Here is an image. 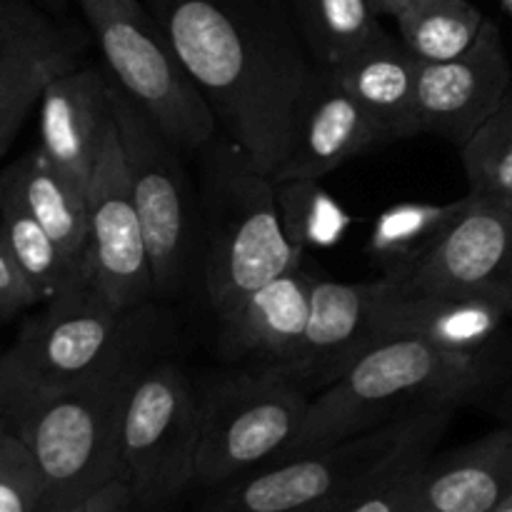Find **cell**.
Here are the masks:
<instances>
[{"label": "cell", "instance_id": "6da1fadb", "mask_svg": "<svg viewBox=\"0 0 512 512\" xmlns=\"http://www.w3.org/2000/svg\"><path fill=\"white\" fill-rule=\"evenodd\" d=\"M143 3L213 110L220 133L273 178L318 65L295 18L278 0Z\"/></svg>", "mask_w": 512, "mask_h": 512}, {"label": "cell", "instance_id": "7a4b0ae2", "mask_svg": "<svg viewBox=\"0 0 512 512\" xmlns=\"http://www.w3.org/2000/svg\"><path fill=\"white\" fill-rule=\"evenodd\" d=\"M148 343L103 373L53 390L0 388V413L28 448L45 488V512H60L123 478L120 420Z\"/></svg>", "mask_w": 512, "mask_h": 512}, {"label": "cell", "instance_id": "3957f363", "mask_svg": "<svg viewBox=\"0 0 512 512\" xmlns=\"http://www.w3.org/2000/svg\"><path fill=\"white\" fill-rule=\"evenodd\" d=\"M460 403L433 400L343 443L215 488L198 512H340L418 455L435 453Z\"/></svg>", "mask_w": 512, "mask_h": 512}, {"label": "cell", "instance_id": "277c9868", "mask_svg": "<svg viewBox=\"0 0 512 512\" xmlns=\"http://www.w3.org/2000/svg\"><path fill=\"white\" fill-rule=\"evenodd\" d=\"M493 378L490 353H450L415 338H383L315 393L285 460L368 433L433 400L463 405Z\"/></svg>", "mask_w": 512, "mask_h": 512}, {"label": "cell", "instance_id": "5b68a950", "mask_svg": "<svg viewBox=\"0 0 512 512\" xmlns=\"http://www.w3.org/2000/svg\"><path fill=\"white\" fill-rule=\"evenodd\" d=\"M200 155L203 283L220 318L260 285L303 268L305 253L285 233L275 180L233 138L218 130Z\"/></svg>", "mask_w": 512, "mask_h": 512}, {"label": "cell", "instance_id": "8992f818", "mask_svg": "<svg viewBox=\"0 0 512 512\" xmlns=\"http://www.w3.org/2000/svg\"><path fill=\"white\" fill-rule=\"evenodd\" d=\"M143 308H120L85 275L43 303L0 355V388L53 390L75 385L150 340Z\"/></svg>", "mask_w": 512, "mask_h": 512}, {"label": "cell", "instance_id": "52a82bcc", "mask_svg": "<svg viewBox=\"0 0 512 512\" xmlns=\"http://www.w3.org/2000/svg\"><path fill=\"white\" fill-rule=\"evenodd\" d=\"M105 73L180 153H200L218 120L143 0H78Z\"/></svg>", "mask_w": 512, "mask_h": 512}, {"label": "cell", "instance_id": "ba28073f", "mask_svg": "<svg viewBox=\"0 0 512 512\" xmlns=\"http://www.w3.org/2000/svg\"><path fill=\"white\" fill-rule=\"evenodd\" d=\"M310 393L268 368L223 375L200 390L195 485L215 490L283 463L303 433Z\"/></svg>", "mask_w": 512, "mask_h": 512}, {"label": "cell", "instance_id": "9c48e42d", "mask_svg": "<svg viewBox=\"0 0 512 512\" xmlns=\"http://www.w3.org/2000/svg\"><path fill=\"white\" fill-rule=\"evenodd\" d=\"M198 443L200 390L175 363L148 360L120 420V463L135 512L168 510L195 485Z\"/></svg>", "mask_w": 512, "mask_h": 512}, {"label": "cell", "instance_id": "30bf717a", "mask_svg": "<svg viewBox=\"0 0 512 512\" xmlns=\"http://www.w3.org/2000/svg\"><path fill=\"white\" fill-rule=\"evenodd\" d=\"M110 108L118 123L135 208L143 223L155 295L175 298L188 285L195 258L193 213L188 180L180 168V150L115 83H110Z\"/></svg>", "mask_w": 512, "mask_h": 512}, {"label": "cell", "instance_id": "8fae6325", "mask_svg": "<svg viewBox=\"0 0 512 512\" xmlns=\"http://www.w3.org/2000/svg\"><path fill=\"white\" fill-rule=\"evenodd\" d=\"M403 293L485 300L512 315V205L470 195L443 238L400 275H383Z\"/></svg>", "mask_w": 512, "mask_h": 512}, {"label": "cell", "instance_id": "7c38bea8", "mask_svg": "<svg viewBox=\"0 0 512 512\" xmlns=\"http://www.w3.org/2000/svg\"><path fill=\"white\" fill-rule=\"evenodd\" d=\"M83 265L100 293L120 308H143L155 295L143 223L113 113L88 180V250Z\"/></svg>", "mask_w": 512, "mask_h": 512}, {"label": "cell", "instance_id": "4fadbf2b", "mask_svg": "<svg viewBox=\"0 0 512 512\" xmlns=\"http://www.w3.org/2000/svg\"><path fill=\"white\" fill-rule=\"evenodd\" d=\"M85 35L33 0H0V158L18 140L45 88L80 68Z\"/></svg>", "mask_w": 512, "mask_h": 512}, {"label": "cell", "instance_id": "5bb4252c", "mask_svg": "<svg viewBox=\"0 0 512 512\" xmlns=\"http://www.w3.org/2000/svg\"><path fill=\"white\" fill-rule=\"evenodd\" d=\"M512 90V68L500 28L485 18L465 53L440 63H420L418 118L423 135L463 148Z\"/></svg>", "mask_w": 512, "mask_h": 512}, {"label": "cell", "instance_id": "9a60e30c", "mask_svg": "<svg viewBox=\"0 0 512 512\" xmlns=\"http://www.w3.org/2000/svg\"><path fill=\"white\" fill-rule=\"evenodd\" d=\"M383 278L373 283H338L315 275L310 315L298 350L273 373L308 393H320L340 378L378 340Z\"/></svg>", "mask_w": 512, "mask_h": 512}, {"label": "cell", "instance_id": "2e32d148", "mask_svg": "<svg viewBox=\"0 0 512 512\" xmlns=\"http://www.w3.org/2000/svg\"><path fill=\"white\" fill-rule=\"evenodd\" d=\"M380 143H385V138L368 110L338 83L333 70L315 65L295 113L288 155L273 180H323Z\"/></svg>", "mask_w": 512, "mask_h": 512}, {"label": "cell", "instance_id": "e0dca14e", "mask_svg": "<svg viewBox=\"0 0 512 512\" xmlns=\"http://www.w3.org/2000/svg\"><path fill=\"white\" fill-rule=\"evenodd\" d=\"M313 278L303 268L288 270L220 315L225 353L235 360H250L255 368L278 370L288 363L308 325Z\"/></svg>", "mask_w": 512, "mask_h": 512}, {"label": "cell", "instance_id": "ac0fdd59", "mask_svg": "<svg viewBox=\"0 0 512 512\" xmlns=\"http://www.w3.org/2000/svg\"><path fill=\"white\" fill-rule=\"evenodd\" d=\"M110 83L105 70L80 65L55 78L38 103V148L85 188L113 113Z\"/></svg>", "mask_w": 512, "mask_h": 512}, {"label": "cell", "instance_id": "d6986e66", "mask_svg": "<svg viewBox=\"0 0 512 512\" xmlns=\"http://www.w3.org/2000/svg\"><path fill=\"white\" fill-rule=\"evenodd\" d=\"M512 495V425L423 463L413 512H493Z\"/></svg>", "mask_w": 512, "mask_h": 512}, {"label": "cell", "instance_id": "ffe728a7", "mask_svg": "<svg viewBox=\"0 0 512 512\" xmlns=\"http://www.w3.org/2000/svg\"><path fill=\"white\" fill-rule=\"evenodd\" d=\"M508 318V310L485 300L403 293L383 278L378 340L415 338L450 353H488Z\"/></svg>", "mask_w": 512, "mask_h": 512}, {"label": "cell", "instance_id": "44dd1931", "mask_svg": "<svg viewBox=\"0 0 512 512\" xmlns=\"http://www.w3.org/2000/svg\"><path fill=\"white\" fill-rule=\"evenodd\" d=\"M330 70L378 123L385 143L423 135L418 118L420 60L400 38L383 28L353 58Z\"/></svg>", "mask_w": 512, "mask_h": 512}, {"label": "cell", "instance_id": "7402d4cb", "mask_svg": "<svg viewBox=\"0 0 512 512\" xmlns=\"http://www.w3.org/2000/svg\"><path fill=\"white\" fill-rule=\"evenodd\" d=\"M0 180L70 258L85 263V250H88L85 185L63 173L40 148L28 150L8 168L0 170Z\"/></svg>", "mask_w": 512, "mask_h": 512}, {"label": "cell", "instance_id": "603a6c76", "mask_svg": "<svg viewBox=\"0 0 512 512\" xmlns=\"http://www.w3.org/2000/svg\"><path fill=\"white\" fill-rule=\"evenodd\" d=\"M0 240L25 280L38 293L40 305L58 298L85 278L83 263L70 258L5 185L3 205H0Z\"/></svg>", "mask_w": 512, "mask_h": 512}, {"label": "cell", "instance_id": "cb8c5ba5", "mask_svg": "<svg viewBox=\"0 0 512 512\" xmlns=\"http://www.w3.org/2000/svg\"><path fill=\"white\" fill-rule=\"evenodd\" d=\"M468 195L453 203H398L375 218L368 255L383 275H400L433 250L453 220L463 213Z\"/></svg>", "mask_w": 512, "mask_h": 512}, {"label": "cell", "instance_id": "d4e9b609", "mask_svg": "<svg viewBox=\"0 0 512 512\" xmlns=\"http://www.w3.org/2000/svg\"><path fill=\"white\" fill-rule=\"evenodd\" d=\"M290 5L310 55L323 68H338L383 30L370 0H290Z\"/></svg>", "mask_w": 512, "mask_h": 512}, {"label": "cell", "instance_id": "484cf974", "mask_svg": "<svg viewBox=\"0 0 512 512\" xmlns=\"http://www.w3.org/2000/svg\"><path fill=\"white\" fill-rule=\"evenodd\" d=\"M395 20L400 43L420 63H440L475 43L485 15L470 0H408Z\"/></svg>", "mask_w": 512, "mask_h": 512}, {"label": "cell", "instance_id": "4316f807", "mask_svg": "<svg viewBox=\"0 0 512 512\" xmlns=\"http://www.w3.org/2000/svg\"><path fill=\"white\" fill-rule=\"evenodd\" d=\"M275 203L290 243L303 253L335 248L353 225V215L315 178L278 180Z\"/></svg>", "mask_w": 512, "mask_h": 512}, {"label": "cell", "instance_id": "83f0119b", "mask_svg": "<svg viewBox=\"0 0 512 512\" xmlns=\"http://www.w3.org/2000/svg\"><path fill=\"white\" fill-rule=\"evenodd\" d=\"M468 193L512 205V90L460 148Z\"/></svg>", "mask_w": 512, "mask_h": 512}, {"label": "cell", "instance_id": "f1b7e54d", "mask_svg": "<svg viewBox=\"0 0 512 512\" xmlns=\"http://www.w3.org/2000/svg\"><path fill=\"white\" fill-rule=\"evenodd\" d=\"M0 512H45L43 478L13 430L0 455Z\"/></svg>", "mask_w": 512, "mask_h": 512}, {"label": "cell", "instance_id": "f546056e", "mask_svg": "<svg viewBox=\"0 0 512 512\" xmlns=\"http://www.w3.org/2000/svg\"><path fill=\"white\" fill-rule=\"evenodd\" d=\"M430 455L433 453L418 455V458L403 463L398 470L385 475L380 483L365 490L358 500H353L348 508L340 512H413L415 485H418L420 468H423V463Z\"/></svg>", "mask_w": 512, "mask_h": 512}, {"label": "cell", "instance_id": "4dcf8cb0", "mask_svg": "<svg viewBox=\"0 0 512 512\" xmlns=\"http://www.w3.org/2000/svg\"><path fill=\"white\" fill-rule=\"evenodd\" d=\"M33 305H40L38 293L25 280V275L20 273L15 260L10 258L5 243L0 240V318L18 315L23 310L33 308Z\"/></svg>", "mask_w": 512, "mask_h": 512}, {"label": "cell", "instance_id": "1f68e13d", "mask_svg": "<svg viewBox=\"0 0 512 512\" xmlns=\"http://www.w3.org/2000/svg\"><path fill=\"white\" fill-rule=\"evenodd\" d=\"M60 512H135V503L128 483L120 478L115 483L105 485L103 490L93 493L90 498L80 500V503L70 505V508Z\"/></svg>", "mask_w": 512, "mask_h": 512}, {"label": "cell", "instance_id": "d6a6232c", "mask_svg": "<svg viewBox=\"0 0 512 512\" xmlns=\"http://www.w3.org/2000/svg\"><path fill=\"white\" fill-rule=\"evenodd\" d=\"M370 3L378 10V15H393V18H398V13L405 8L408 0H370Z\"/></svg>", "mask_w": 512, "mask_h": 512}, {"label": "cell", "instance_id": "836d02e7", "mask_svg": "<svg viewBox=\"0 0 512 512\" xmlns=\"http://www.w3.org/2000/svg\"><path fill=\"white\" fill-rule=\"evenodd\" d=\"M33 3H38L40 8H45L48 13H53V15L63 13V10L68 8V0H33Z\"/></svg>", "mask_w": 512, "mask_h": 512}, {"label": "cell", "instance_id": "e575fe53", "mask_svg": "<svg viewBox=\"0 0 512 512\" xmlns=\"http://www.w3.org/2000/svg\"><path fill=\"white\" fill-rule=\"evenodd\" d=\"M10 435V423L5 420V415L0 413V455H3V448H5V440H8Z\"/></svg>", "mask_w": 512, "mask_h": 512}, {"label": "cell", "instance_id": "d590c367", "mask_svg": "<svg viewBox=\"0 0 512 512\" xmlns=\"http://www.w3.org/2000/svg\"><path fill=\"white\" fill-rule=\"evenodd\" d=\"M493 512H512V495H510V498H508V500H505V503H503V505H500V508H498V510H493Z\"/></svg>", "mask_w": 512, "mask_h": 512}, {"label": "cell", "instance_id": "8d00e7d4", "mask_svg": "<svg viewBox=\"0 0 512 512\" xmlns=\"http://www.w3.org/2000/svg\"><path fill=\"white\" fill-rule=\"evenodd\" d=\"M500 5H503L505 13H508L510 18H512V0H500Z\"/></svg>", "mask_w": 512, "mask_h": 512}, {"label": "cell", "instance_id": "74e56055", "mask_svg": "<svg viewBox=\"0 0 512 512\" xmlns=\"http://www.w3.org/2000/svg\"><path fill=\"white\" fill-rule=\"evenodd\" d=\"M0 205H3V183H0Z\"/></svg>", "mask_w": 512, "mask_h": 512}, {"label": "cell", "instance_id": "f35d334b", "mask_svg": "<svg viewBox=\"0 0 512 512\" xmlns=\"http://www.w3.org/2000/svg\"><path fill=\"white\" fill-rule=\"evenodd\" d=\"M313 512H325V510H313Z\"/></svg>", "mask_w": 512, "mask_h": 512}, {"label": "cell", "instance_id": "ab89813d", "mask_svg": "<svg viewBox=\"0 0 512 512\" xmlns=\"http://www.w3.org/2000/svg\"><path fill=\"white\" fill-rule=\"evenodd\" d=\"M0 410H3V408H0Z\"/></svg>", "mask_w": 512, "mask_h": 512}]
</instances>
